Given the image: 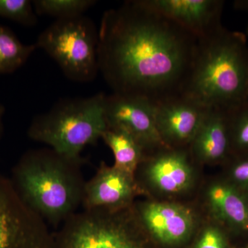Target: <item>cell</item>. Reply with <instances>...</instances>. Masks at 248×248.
<instances>
[{"label": "cell", "mask_w": 248, "mask_h": 248, "mask_svg": "<svg viewBox=\"0 0 248 248\" xmlns=\"http://www.w3.org/2000/svg\"><path fill=\"white\" fill-rule=\"evenodd\" d=\"M198 39L143 4L127 1L103 14L99 73L117 94L154 102L182 94Z\"/></svg>", "instance_id": "cell-1"}, {"label": "cell", "mask_w": 248, "mask_h": 248, "mask_svg": "<svg viewBox=\"0 0 248 248\" xmlns=\"http://www.w3.org/2000/svg\"><path fill=\"white\" fill-rule=\"evenodd\" d=\"M182 94L208 108L228 111L248 99L246 35L221 27L198 40Z\"/></svg>", "instance_id": "cell-2"}, {"label": "cell", "mask_w": 248, "mask_h": 248, "mask_svg": "<svg viewBox=\"0 0 248 248\" xmlns=\"http://www.w3.org/2000/svg\"><path fill=\"white\" fill-rule=\"evenodd\" d=\"M83 164V158L69 159L50 148L31 150L15 166L11 181L31 210L47 224L58 226L82 205Z\"/></svg>", "instance_id": "cell-3"}, {"label": "cell", "mask_w": 248, "mask_h": 248, "mask_svg": "<svg viewBox=\"0 0 248 248\" xmlns=\"http://www.w3.org/2000/svg\"><path fill=\"white\" fill-rule=\"evenodd\" d=\"M106 95L99 93L91 97L61 99L47 112L36 116L28 135L62 156L81 159L85 147L95 145L107 130Z\"/></svg>", "instance_id": "cell-4"}, {"label": "cell", "mask_w": 248, "mask_h": 248, "mask_svg": "<svg viewBox=\"0 0 248 248\" xmlns=\"http://www.w3.org/2000/svg\"><path fill=\"white\" fill-rule=\"evenodd\" d=\"M53 248H148L134 208L84 209L53 234Z\"/></svg>", "instance_id": "cell-5"}, {"label": "cell", "mask_w": 248, "mask_h": 248, "mask_svg": "<svg viewBox=\"0 0 248 248\" xmlns=\"http://www.w3.org/2000/svg\"><path fill=\"white\" fill-rule=\"evenodd\" d=\"M99 30L91 18L56 19L37 37L35 45L58 63L68 79L87 83L99 73Z\"/></svg>", "instance_id": "cell-6"}, {"label": "cell", "mask_w": 248, "mask_h": 248, "mask_svg": "<svg viewBox=\"0 0 248 248\" xmlns=\"http://www.w3.org/2000/svg\"><path fill=\"white\" fill-rule=\"evenodd\" d=\"M0 248H53L48 224L23 202L11 179L0 176Z\"/></svg>", "instance_id": "cell-7"}, {"label": "cell", "mask_w": 248, "mask_h": 248, "mask_svg": "<svg viewBox=\"0 0 248 248\" xmlns=\"http://www.w3.org/2000/svg\"><path fill=\"white\" fill-rule=\"evenodd\" d=\"M104 113L108 128L127 132L145 151L156 152L166 147L156 128L155 102L149 99L112 93L106 95Z\"/></svg>", "instance_id": "cell-8"}, {"label": "cell", "mask_w": 248, "mask_h": 248, "mask_svg": "<svg viewBox=\"0 0 248 248\" xmlns=\"http://www.w3.org/2000/svg\"><path fill=\"white\" fill-rule=\"evenodd\" d=\"M208 109L183 94L155 102L156 128L166 146L189 148Z\"/></svg>", "instance_id": "cell-9"}, {"label": "cell", "mask_w": 248, "mask_h": 248, "mask_svg": "<svg viewBox=\"0 0 248 248\" xmlns=\"http://www.w3.org/2000/svg\"><path fill=\"white\" fill-rule=\"evenodd\" d=\"M189 148L165 147L139 166L143 180L153 190L164 195H177L190 190L195 174L190 164Z\"/></svg>", "instance_id": "cell-10"}, {"label": "cell", "mask_w": 248, "mask_h": 248, "mask_svg": "<svg viewBox=\"0 0 248 248\" xmlns=\"http://www.w3.org/2000/svg\"><path fill=\"white\" fill-rule=\"evenodd\" d=\"M134 210L146 234L166 246L185 242L195 229L193 213L181 204L147 202Z\"/></svg>", "instance_id": "cell-11"}, {"label": "cell", "mask_w": 248, "mask_h": 248, "mask_svg": "<svg viewBox=\"0 0 248 248\" xmlns=\"http://www.w3.org/2000/svg\"><path fill=\"white\" fill-rule=\"evenodd\" d=\"M142 191L135 176L102 162L85 184L81 206L110 210L130 208L135 197Z\"/></svg>", "instance_id": "cell-12"}, {"label": "cell", "mask_w": 248, "mask_h": 248, "mask_svg": "<svg viewBox=\"0 0 248 248\" xmlns=\"http://www.w3.org/2000/svg\"><path fill=\"white\" fill-rule=\"evenodd\" d=\"M143 4L170 19L198 40L221 27L225 1L221 0H142Z\"/></svg>", "instance_id": "cell-13"}, {"label": "cell", "mask_w": 248, "mask_h": 248, "mask_svg": "<svg viewBox=\"0 0 248 248\" xmlns=\"http://www.w3.org/2000/svg\"><path fill=\"white\" fill-rule=\"evenodd\" d=\"M229 111L208 108L189 146L192 157L202 164H217L231 154Z\"/></svg>", "instance_id": "cell-14"}, {"label": "cell", "mask_w": 248, "mask_h": 248, "mask_svg": "<svg viewBox=\"0 0 248 248\" xmlns=\"http://www.w3.org/2000/svg\"><path fill=\"white\" fill-rule=\"evenodd\" d=\"M206 202L217 223L235 232H248V194L229 181L208 186Z\"/></svg>", "instance_id": "cell-15"}, {"label": "cell", "mask_w": 248, "mask_h": 248, "mask_svg": "<svg viewBox=\"0 0 248 248\" xmlns=\"http://www.w3.org/2000/svg\"><path fill=\"white\" fill-rule=\"evenodd\" d=\"M102 139L113 153L115 169L135 176L137 170L146 159V153L132 135L117 128H107Z\"/></svg>", "instance_id": "cell-16"}, {"label": "cell", "mask_w": 248, "mask_h": 248, "mask_svg": "<svg viewBox=\"0 0 248 248\" xmlns=\"http://www.w3.org/2000/svg\"><path fill=\"white\" fill-rule=\"evenodd\" d=\"M37 48L35 44L22 43L9 29L0 25V75L17 71Z\"/></svg>", "instance_id": "cell-17"}, {"label": "cell", "mask_w": 248, "mask_h": 248, "mask_svg": "<svg viewBox=\"0 0 248 248\" xmlns=\"http://www.w3.org/2000/svg\"><path fill=\"white\" fill-rule=\"evenodd\" d=\"M37 16H48L56 19L84 16L97 1L94 0H34L32 1Z\"/></svg>", "instance_id": "cell-18"}, {"label": "cell", "mask_w": 248, "mask_h": 248, "mask_svg": "<svg viewBox=\"0 0 248 248\" xmlns=\"http://www.w3.org/2000/svg\"><path fill=\"white\" fill-rule=\"evenodd\" d=\"M228 112L231 153L248 155V99Z\"/></svg>", "instance_id": "cell-19"}, {"label": "cell", "mask_w": 248, "mask_h": 248, "mask_svg": "<svg viewBox=\"0 0 248 248\" xmlns=\"http://www.w3.org/2000/svg\"><path fill=\"white\" fill-rule=\"evenodd\" d=\"M37 16L30 0H0L1 17L26 27H33L37 23Z\"/></svg>", "instance_id": "cell-20"}, {"label": "cell", "mask_w": 248, "mask_h": 248, "mask_svg": "<svg viewBox=\"0 0 248 248\" xmlns=\"http://www.w3.org/2000/svg\"><path fill=\"white\" fill-rule=\"evenodd\" d=\"M194 248H230V246L226 233L221 227L210 225L201 232Z\"/></svg>", "instance_id": "cell-21"}, {"label": "cell", "mask_w": 248, "mask_h": 248, "mask_svg": "<svg viewBox=\"0 0 248 248\" xmlns=\"http://www.w3.org/2000/svg\"><path fill=\"white\" fill-rule=\"evenodd\" d=\"M238 157L231 166L228 181L248 194V155H240Z\"/></svg>", "instance_id": "cell-22"}, {"label": "cell", "mask_w": 248, "mask_h": 248, "mask_svg": "<svg viewBox=\"0 0 248 248\" xmlns=\"http://www.w3.org/2000/svg\"><path fill=\"white\" fill-rule=\"evenodd\" d=\"M234 6L236 9L242 10V11H246L248 12V0L236 1L234 2ZM246 35L248 36V25L247 31H246Z\"/></svg>", "instance_id": "cell-23"}, {"label": "cell", "mask_w": 248, "mask_h": 248, "mask_svg": "<svg viewBox=\"0 0 248 248\" xmlns=\"http://www.w3.org/2000/svg\"><path fill=\"white\" fill-rule=\"evenodd\" d=\"M5 113V108L4 106L0 103V140L2 137L4 133V123H3V118Z\"/></svg>", "instance_id": "cell-24"}, {"label": "cell", "mask_w": 248, "mask_h": 248, "mask_svg": "<svg viewBox=\"0 0 248 248\" xmlns=\"http://www.w3.org/2000/svg\"></svg>", "instance_id": "cell-25"}]
</instances>
